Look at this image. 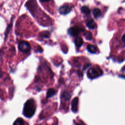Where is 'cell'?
<instances>
[{"mask_svg": "<svg viewBox=\"0 0 125 125\" xmlns=\"http://www.w3.org/2000/svg\"><path fill=\"white\" fill-rule=\"evenodd\" d=\"M78 98L75 97L72 101V110L74 112H76L78 110Z\"/></svg>", "mask_w": 125, "mask_h": 125, "instance_id": "cell-7", "label": "cell"}, {"mask_svg": "<svg viewBox=\"0 0 125 125\" xmlns=\"http://www.w3.org/2000/svg\"><path fill=\"white\" fill-rule=\"evenodd\" d=\"M36 110V104L33 99H30L27 100L24 104L23 109V114L27 118L32 117Z\"/></svg>", "mask_w": 125, "mask_h": 125, "instance_id": "cell-1", "label": "cell"}, {"mask_svg": "<svg viewBox=\"0 0 125 125\" xmlns=\"http://www.w3.org/2000/svg\"><path fill=\"white\" fill-rule=\"evenodd\" d=\"M18 48L21 52L24 53H28L31 49L30 44L27 42L24 41H22L19 42Z\"/></svg>", "mask_w": 125, "mask_h": 125, "instance_id": "cell-3", "label": "cell"}, {"mask_svg": "<svg viewBox=\"0 0 125 125\" xmlns=\"http://www.w3.org/2000/svg\"><path fill=\"white\" fill-rule=\"evenodd\" d=\"M122 41H123V42L125 43V34L123 36V37H122Z\"/></svg>", "mask_w": 125, "mask_h": 125, "instance_id": "cell-19", "label": "cell"}, {"mask_svg": "<svg viewBox=\"0 0 125 125\" xmlns=\"http://www.w3.org/2000/svg\"><path fill=\"white\" fill-rule=\"evenodd\" d=\"M56 93L55 90L53 89V88H50L48 90L47 92V94H46V97L48 98H50L52 97L53 96H54L55 95V94Z\"/></svg>", "mask_w": 125, "mask_h": 125, "instance_id": "cell-13", "label": "cell"}, {"mask_svg": "<svg viewBox=\"0 0 125 125\" xmlns=\"http://www.w3.org/2000/svg\"><path fill=\"white\" fill-rule=\"evenodd\" d=\"M80 29L77 27H72L68 29V33L72 36H77L80 32Z\"/></svg>", "mask_w": 125, "mask_h": 125, "instance_id": "cell-5", "label": "cell"}, {"mask_svg": "<svg viewBox=\"0 0 125 125\" xmlns=\"http://www.w3.org/2000/svg\"><path fill=\"white\" fill-rule=\"evenodd\" d=\"M123 70H124V71H125V66L123 68Z\"/></svg>", "mask_w": 125, "mask_h": 125, "instance_id": "cell-22", "label": "cell"}, {"mask_svg": "<svg viewBox=\"0 0 125 125\" xmlns=\"http://www.w3.org/2000/svg\"><path fill=\"white\" fill-rule=\"evenodd\" d=\"M86 26L89 29H94L96 27V23L94 20L91 19L86 21Z\"/></svg>", "mask_w": 125, "mask_h": 125, "instance_id": "cell-8", "label": "cell"}, {"mask_svg": "<svg viewBox=\"0 0 125 125\" xmlns=\"http://www.w3.org/2000/svg\"><path fill=\"white\" fill-rule=\"evenodd\" d=\"M40 0L42 2H47V1H49L50 0Z\"/></svg>", "mask_w": 125, "mask_h": 125, "instance_id": "cell-20", "label": "cell"}, {"mask_svg": "<svg viewBox=\"0 0 125 125\" xmlns=\"http://www.w3.org/2000/svg\"><path fill=\"white\" fill-rule=\"evenodd\" d=\"M84 37L85 38V39L87 40H90L92 38V35L91 33L89 31L86 32L84 34Z\"/></svg>", "mask_w": 125, "mask_h": 125, "instance_id": "cell-17", "label": "cell"}, {"mask_svg": "<svg viewBox=\"0 0 125 125\" xmlns=\"http://www.w3.org/2000/svg\"><path fill=\"white\" fill-rule=\"evenodd\" d=\"M2 76V73L1 71H0V78L1 77V76Z\"/></svg>", "mask_w": 125, "mask_h": 125, "instance_id": "cell-21", "label": "cell"}, {"mask_svg": "<svg viewBox=\"0 0 125 125\" xmlns=\"http://www.w3.org/2000/svg\"><path fill=\"white\" fill-rule=\"evenodd\" d=\"M62 97L65 100H69V99H70V95L67 92H63L62 94Z\"/></svg>", "mask_w": 125, "mask_h": 125, "instance_id": "cell-16", "label": "cell"}, {"mask_svg": "<svg viewBox=\"0 0 125 125\" xmlns=\"http://www.w3.org/2000/svg\"><path fill=\"white\" fill-rule=\"evenodd\" d=\"M87 50L91 53H95L97 51V47L91 44H89L87 47Z\"/></svg>", "mask_w": 125, "mask_h": 125, "instance_id": "cell-10", "label": "cell"}, {"mask_svg": "<svg viewBox=\"0 0 125 125\" xmlns=\"http://www.w3.org/2000/svg\"><path fill=\"white\" fill-rule=\"evenodd\" d=\"M24 121L21 118H18L14 123L13 125H23Z\"/></svg>", "mask_w": 125, "mask_h": 125, "instance_id": "cell-15", "label": "cell"}, {"mask_svg": "<svg viewBox=\"0 0 125 125\" xmlns=\"http://www.w3.org/2000/svg\"><path fill=\"white\" fill-rule=\"evenodd\" d=\"M49 32L47 31H43L41 33L40 35L41 36H42V37L43 38H48L49 36Z\"/></svg>", "mask_w": 125, "mask_h": 125, "instance_id": "cell-18", "label": "cell"}, {"mask_svg": "<svg viewBox=\"0 0 125 125\" xmlns=\"http://www.w3.org/2000/svg\"><path fill=\"white\" fill-rule=\"evenodd\" d=\"M81 12L84 14H89L90 13V9H89V8L86 6H83L82 7L81 9Z\"/></svg>", "mask_w": 125, "mask_h": 125, "instance_id": "cell-14", "label": "cell"}, {"mask_svg": "<svg viewBox=\"0 0 125 125\" xmlns=\"http://www.w3.org/2000/svg\"><path fill=\"white\" fill-rule=\"evenodd\" d=\"M71 9L69 6L67 5H64L61 6L59 9V12L61 14L66 15L70 12Z\"/></svg>", "mask_w": 125, "mask_h": 125, "instance_id": "cell-6", "label": "cell"}, {"mask_svg": "<svg viewBox=\"0 0 125 125\" xmlns=\"http://www.w3.org/2000/svg\"><path fill=\"white\" fill-rule=\"evenodd\" d=\"M93 15L95 18L97 19L101 16L102 12L99 9L95 8L93 11Z\"/></svg>", "mask_w": 125, "mask_h": 125, "instance_id": "cell-9", "label": "cell"}, {"mask_svg": "<svg viewBox=\"0 0 125 125\" xmlns=\"http://www.w3.org/2000/svg\"><path fill=\"white\" fill-rule=\"evenodd\" d=\"M25 6L30 11L31 14L34 16L37 8V3L36 0H29L25 3Z\"/></svg>", "mask_w": 125, "mask_h": 125, "instance_id": "cell-2", "label": "cell"}, {"mask_svg": "<svg viewBox=\"0 0 125 125\" xmlns=\"http://www.w3.org/2000/svg\"><path fill=\"white\" fill-rule=\"evenodd\" d=\"M12 20L11 21V22L10 23L8 24V25L7 26V28L5 30V39L6 38L7 35H8V34L9 33L11 28H12V25H13V19H11Z\"/></svg>", "mask_w": 125, "mask_h": 125, "instance_id": "cell-11", "label": "cell"}, {"mask_svg": "<svg viewBox=\"0 0 125 125\" xmlns=\"http://www.w3.org/2000/svg\"><path fill=\"white\" fill-rule=\"evenodd\" d=\"M83 43V39L80 37H77L75 40V44L76 46L79 47L82 46V45Z\"/></svg>", "mask_w": 125, "mask_h": 125, "instance_id": "cell-12", "label": "cell"}, {"mask_svg": "<svg viewBox=\"0 0 125 125\" xmlns=\"http://www.w3.org/2000/svg\"><path fill=\"white\" fill-rule=\"evenodd\" d=\"M100 75V73L94 68H90L87 72V76L90 79L96 78Z\"/></svg>", "mask_w": 125, "mask_h": 125, "instance_id": "cell-4", "label": "cell"}]
</instances>
